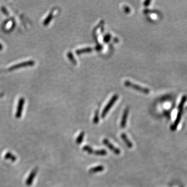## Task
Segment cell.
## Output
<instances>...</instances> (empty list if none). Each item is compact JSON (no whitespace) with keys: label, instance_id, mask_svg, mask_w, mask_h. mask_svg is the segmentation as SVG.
Instances as JSON below:
<instances>
[{"label":"cell","instance_id":"obj_1","mask_svg":"<svg viewBox=\"0 0 187 187\" xmlns=\"http://www.w3.org/2000/svg\"><path fill=\"white\" fill-rule=\"evenodd\" d=\"M118 98V95H115L112 97V98L110 99V101L109 102V103L107 105V106L105 107V108H104V110L102 111V118H104L105 117L108 111L110 110L111 108L112 107V106L114 105L115 102H116Z\"/></svg>","mask_w":187,"mask_h":187},{"label":"cell","instance_id":"obj_2","mask_svg":"<svg viewBox=\"0 0 187 187\" xmlns=\"http://www.w3.org/2000/svg\"><path fill=\"white\" fill-rule=\"evenodd\" d=\"M124 84L127 86H130L131 88H134L135 90H138L141 92H144V93H148L149 91L148 89L146 88H143L141 87L140 86L136 84H135L132 83H131L130 81H126L124 82Z\"/></svg>","mask_w":187,"mask_h":187},{"label":"cell","instance_id":"obj_3","mask_svg":"<svg viewBox=\"0 0 187 187\" xmlns=\"http://www.w3.org/2000/svg\"><path fill=\"white\" fill-rule=\"evenodd\" d=\"M102 142L105 145H106V146L110 149V150L112 151L115 155H120V153H121V151H120V149L115 147L112 144L110 143V141L107 139H104L102 141Z\"/></svg>","mask_w":187,"mask_h":187},{"label":"cell","instance_id":"obj_4","mask_svg":"<svg viewBox=\"0 0 187 187\" xmlns=\"http://www.w3.org/2000/svg\"><path fill=\"white\" fill-rule=\"evenodd\" d=\"M37 172H38V169H35L31 172L30 175L29 176L28 178L26 180V185L27 186H31L33 183V181L35 179V177L36 176Z\"/></svg>","mask_w":187,"mask_h":187},{"label":"cell","instance_id":"obj_5","mask_svg":"<svg viewBox=\"0 0 187 187\" xmlns=\"http://www.w3.org/2000/svg\"><path fill=\"white\" fill-rule=\"evenodd\" d=\"M129 109L128 108H126L124 111V113L122 116V120L121 122V128H124L126 127L127 119L128 116Z\"/></svg>","mask_w":187,"mask_h":187},{"label":"cell","instance_id":"obj_6","mask_svg":"<svg viewBox=\"0 0 187 187\" xmlns=\"http://www.w3.org/2000/svg\"><path fill=\"white\" fill-rule=\"evenodd\" d=\"M23 104H24V100L23 99H21L19 103L17 110L16 114V117L17 118H19L21 116L22 111H23Z\"/></svg>","mask_w":187,"mask_h":187},{"label":"cell","instance_id":"obj_7","mask_svg":"<svg viewBox=\"0 0 187 187\" xmlns=\"http://www.w3.org/2000/svg\"><path fill=\"white\" fill-rule=\"evenodd\" d=\"M121 138H122L123 140L124 141V142L125 143V144H126V146L127 147L129 148H132L133 147V144L132 142H130V140L128 139V138H127V137L126 136V135L125 134H124V133H122L121 135Z\"/></svg>","mask_w":187,"mask_h":187},{"label":"cell","instance_id":"obj_8","mask_svg":"<svg viewBox=\"0 0 187 187\" xmlns=\"http://www.w3.org/2000/svg\"><path fill=\"white\" fill-rule=\"evenodd\" d=\"M105 167L102 165H99L97 166L94 167L90 169L89 172L90 173H96L101 172L104 171Z\"/></svg>","mask_w":187,"mask_h":187},{"label":"cell","instance_id":"obj_9","mask_svg":"<svg viewBox=\"0 0 187 187\" xmlns=\"http://www.w3.org/2000/svg\"><path fill=\"white\" fill-rule=\"evenodd\" d=\"M94 155H99V156H105L107 154V152L104 149H101V150H97L94 151L93 153Z\"/></svg>","mask_w":187,"mask_h":187},{"label":"cell","instance_id":"obj_10","mask_svg":"<svg viewBox=\"0 0 187 187\" xmlns=\"http://www.w3.org/2000/svg\"><path fill=\"white\" fill-rule=\"evenodd\" d=\"M5 159L10 160L12 161H15L16 160V158L14 155H13L11 153L7 152L5 155Z\"/></svg>","mask_w":187,"mask_h":187},{"label":"cell","instance_id":"obj_11","mask_svg":"<svg viewBox=\"0 0 187 187\" xmlns=\"http://www.w3.org/2000/svg\"><path fill=\"white\" fill-rule=\"evenodd\" d=\"M84 136H85V133L84 132H82L80 133V134L78 136L77 138V140H76V142L77 143V144H81L82 141H83V140Z\"/></svg>","mask_w":187,"mask_h":187},{"label":"cell","instance_id":"obj_12","mask_svg":"<svg viewBox=\"0 0 187 187\" xmlns=\"http://www.w3.org/2000/svg\"><path fill=\"white\" fill-rule=\"evenodd\" d=\"M83 151H84L87 152L88 154H90V155L93 154L94 151L92 148H91V147L89 146H88V145H86V146L84 147L83 148Z\"/></svg>","mask_w":187,"mask_h":187},{"label":"cell","instance_id":"obj_13","mask_svg":"<svg viewBox=\"0 0 187 187\" xmlns=\"http://www.w3.org/2000/svg\"><path fill=\"white\" fill-rule=\"evenodd\" d=\"M92 51V48H91V47H86V48H84V49H77V54H81V53H85V52H90Z\"/></svg>","mask_w":187,"mask_h":187},{"label":"cell","instance_id":"obj_14","mask_svg":"<svg viewBox=\"0 0 187 187\" xmlns=\"http://www.w3.org/2000/svg\"><path fill=\"white\" fill-rule=\"evenodd\" d=\"M93 122L95 124H97L99 122V116H98V111L95 112V114Z\"/></svg>","mask_w":187,"mask_h":187}]
</instances>
